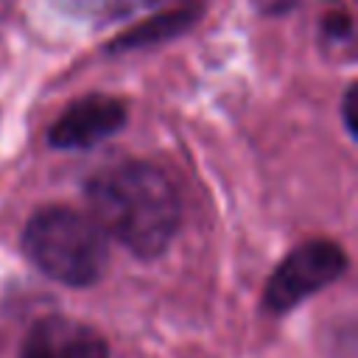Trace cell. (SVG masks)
Here are the masks:
<instances>
[{"label": "cell", "instance_id": "obj_4", "mask_svg": "<svg viewBox=\"0 0 358 358\" xmlns=\"http://www.w3.org/2000/svg\"><path fill=\"white\" fill-rule=\"evenodd\" d=\"M126 123L129 109L120 98L92 92L64 106V112L45 131V140L56 151H90L112 140Z\"/></svg>", "mask_w": 358, "mask_h": 358}, {"label": "cell", "instance_id": "obj_5", "mask_svg": "<svg viewBox=\"0 0 358 358\" xmlns=\"http://www.w3.org/2000/svg\"><path fill=\"white\" fill-rule=\"evenodd\" d=\"M17 358H109V344L87 322L50 313L28 327Z\"/></svg>", "mask_w": 358, "mask_h": 358}, {"label": "cell", "instance_id": "obj_1", "mask_svg": "<svg viewBox=\"0 0 358 358\" xmlns=\"http://www.w3.org/2000/svg\"><path fill=\"white\" fill-rule=\"evenodd\" d=\"M95 224L140 260H157L182 224V201L171 176L148 159H120L84 182Z\"/></svg>", "mask_w": 358, "mask_h": 358}, {"label": "cell", "instance_id": "obj_6", "mask_svg": "<svg viewBox=\"0 0 358 358\" xmlns=\"http://www.w3.org/2000/svg\"><path fill=\"white\" fill-rule=\"evenodd\" d=\"M355 112H358V87L350 84V87L344 90V98H341V117H344V129H347V134H350L352 140L358 137Z\"/></svg>", "mask_w": 358, "mask_h": 358}, {"label": "cell", "instance_id": "obj_3", "mask_svg": "<svg viewBox=\"0 0 358 358\" xmlns=\"http://www.w3.org/2000/svg\"><path fill=\"white\" fill-rule=\"evenodd\" d=\"M347 268H350V257L341 249V243L327 238L305 241L296 249H291L266 280L263 310L271 316H285L313 294L341 280Z\"/></svg>", "mask_w": 358, "mask_h": 358}, {"label": "cell", "instance_id": "obj_2", "mask_svg": "<svg viewBox=\"0 0 358 358\" xmlns=\"http://www.w3.org/2000/svg\"><path fill=\"white\" fill-rule=\"evenodd\" d=\"M20 246L39 274L67 288H90L109 268V238L90 213L45 204L22 227Z\"/></svg>", "mask_w": 358, "mask_h": 358}]
</instances>
